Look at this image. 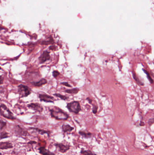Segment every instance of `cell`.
Returning <instances> with one entry per match:
<instances>
[{"instance_id": "obj_1", "label": "cell", "mask_w": 154, "mask_h": 155, "mask_svg": "<svg viewBox=\"0 0 154 155\" xmlns=\"http://www.w3.org/2000/svg\"><path fill=\"white\" fill-rule=\"evenodd\" d=\"M49 111L52 117L58 120H66L69 118L68 113L58 107H53Z\"/></svg>"}, {"instance_id": "obj_2", "label": "cell", "mask_w": 154, "mask_h": 155, "mask_svg": "<svg viewBox=\"0 0 154 155\" xmlns=\"http://www.w3.org/2000/svg\"><path fill=\"white\" fill-rule=\"evenodd\" d=\"M0 115L8 119L14 120L16 119L13 113L7 107V106L4 104H2L0 105Z\"/></svg>"}, {"instance_id": "obj_3", "label": "cell", "mask_w": 154, "mask_h": 155, "mask_svg": "<svg viewBox=\"0 0 154 155\" xmlns=\"http://www.w3.org/2000/svg\"><path fill=\"white\" fill-rule=\"evenodd\" d=\"M66 108L70 112L76 114H78L81 110L80 103L78 101H73L68 103Z\"/></svg>"}, {"instance_id": "obj_4", "label": "cell", "mask_w": 154, "mask_h": 155, "mask_svg": "<svg viewBox=\"0 0 154 155\" xmlns=\"http://www.w3.org/2000/svg\"><path fill=\"white\" fill-rule=\"evenodd\" d=\"M18 91L19 96L21 98L28 97L32 92L30 88L24 84H19L18 86Z\"/></svg>"}, {"instance_id": "obj_5", "label": "cell", "mask_w": 154, "mask_h": 155, "mask_svg": "<svg viewBox=\"0 0 154 155\" xmlns=\"http://www.w3.org/2000/svg\"><path fill=\"white\" fill-rule=\"evenodd\" d=\"M14 133L16 136L18 137H26L29 135L27 131L25 130L19 125H16L14 126Z\"/></svg>"}, {"instance_id": "obj_6", "label": "cell", "mask_w": 154, "mask_h": 155, "mask_svg": "<svg viewBox=\"0 0 154 155\" xmlns=\"http://www.w3.org/2000/svg\"><path fill=\"white\" fill-rule=\"evenodd\" d=\"M39 98L40 101L46 103H53L55 100L53 97L48 95L45 94H39Z\"/></svg>"}, {"instance_id": "obj_7", "label": "cell", "mask_w": 154, "mask_h": 155, "mask_svg": "<svg viewBox=\"0 0 154 155\" xmlns=\"http://www.w3.org/2000/svg\"><path fill=\"white\" fill-rule=\"evenodd\" d=\"M51 59V56L50 55V52L48 51L47 50H45L42 53L39 57V64H42L45 63Z\"/></svg>"}, {"instance_id": "obj_8", "label": "cell", "mask_w": 154, "mask_h": 155, "mask_svg": "<svg viewBox=\"0 0 154 155\" xmlns=\"http://www.w3.org/2000/svg\"><path fill=\"white\" fill-rule=\"evenodd\" d=\"M55 146L58 149V151L63 153H66V152L69 150L70 148V146L65 145L62 143H57L55 144Z\"/></svg>"}, {"instance_id": "obj_9", "label": "cell", "mask_w": 154, "mask_h": 155, "mask_svg": "<svg viewBox=\"0 0 154 155\" xmlns=\"http://www.w3.org/2000/svg\"><path fill=\"white\" fill-rule=\"evenodd\" d=\"M27 106L29 108L39 113L42 112L43 110V107H42V105L37 103H30L27 105Z\"/></svg>"}, {"instance_id": "obj_10", "label": "cell", "mask_w": 154, "mask_h": 155, "mask_svg": "<svg viewBox=\"0 0 154 155\" xmlns=\"http://www.w3.org/2000/svg\"><path fill=\"white\" fill-rule=\"evenodd\" d=\"M13 147L12 144L10 142H0V149L1 150H7L9 149L12 148Z\"/></svg>"}, {"instance_id": "obj_11", "label": "cell", "mask_w": 154, "mask_h": 155, "mask_svg": "<svg viewBox=\"0 0 154 155\" xmlns=\"http://www.w3.org/2000/svg\"><path fill=\"white\" fill-rule=\"evenodd\" d=\"M39 152L42 155H55V154L45 148L44 147H41L39 148Z\"/></svg>"}, {"instance_id": "obj_12", "label": "cell", "mask_w": 154, "mask_h": 155, "mask_svg": "<svg viewBox=\"0 0 154 155\" xmlns=\"http://www.w3.org/2000/svg\"><path fill=\"white\" fill-rule=\"evenodd\" d=\"M47 82H47L46 79H44V78H42L38 82H33L31 83V84L33 85L36 86V87H40V86H42L43 85L46 84Z\"/></svg>"}, {"instance_id": "obj_13", "label": "cell", "mask_w": 154, "mask_h": 155, "mask_svg": "<svg viewBox=\"0 0 154 155\" xmlns=\"http://www.w3.org/2000/svg\"><path fill=\"white\" fill-rule=\"evenodd\" d=\"M62 129L64 133H66L71 132V131H72L74 129V128H73L69 124H63L62 126Z\"/></svg>"}, {"instance_id": "obj_14", "label": "cell", "mask_w": 154, "mask_h": 155, "mask_svg": "<svg viewBox=\"0 0 154 155\" xmlns=\"http://www.w3.org/2000/svg\"><path fill=\"white\" fill-rule=\"evenodd\" d=\"M29 129H32V130H34V131H37V132H38L39 133L41 134V135H44V134H47L49 136V134H50V132L45 131V130H41V129H39L38 128H31Z\"/></svg>"}, {"instance_id": "obj_15", "label": "cell", "mask_w": 154, "mask_h": 155, "mask_svg": "<svg viewBox=\"0 0 154 155\" xmlns=\"http://www.w3.org/2000/svg\"><path fill=\"white\" fill-rule=\"evenodd\" d=\"M79 134H80L82 137L85 138H89L91 137L92 134L91 133H86L84 131H79Z\"/></svg>"}, {"instance_id": "obj_16", "label": "cell", "mask_w": 154, "mask_h": 155, "mask_svg": "<svg viewBox=\"0 0 154 155\" xmlns=\"http://www.w3.org/2000/svg\"><path fill=\"white\" fill-rule=\"evenodd\" d=\"M80 89L78 88H73L70 89H66L65 90V92L70 94H76L78 93Z\"/></svg>"}, {"instance_id": "obj_17", "label": "cell", "mask_w": 154, "mask_h": 155, "mask_svg": "<svg viewBox=\"0 0 154 155\" xmlns=\"http://www.w3.org/2000/svg\"><path fill=\"white\" fill-rule=\"evenodd\" d=\"M80 153L83 155H96L95 153H94L90 150H85L84 149H82L80 151Z\"/></svg>"}, {"instance_id": "obj_18", "label": "cell", "mask_w": 154, "mask_h": 155, "mask_svg": "<svg viewBox=\"0 0 154 155\" xmlns=\"http://www.w3.org/2000/svg\"><path fill=\"white\" fill-rule=\"evenodd\" d=\"M9 137H10V136L9 135V134L5 131L2 132L1 133V134H0V139H5V138H7Z\"/></svg>"}, {"instance_id": "obj_19", "label": "cell", "mask_w": 154, "mask_h": 155, "mask_svg": "<svg viewBox=\"0 0 154 155\" xmlns=\"http://www.w3.org/2000/svg\"><path fill=\"white\" fill-rule=\"evenodd\" d=\"M133 78H134V79H135L136 82V83H137L139 85H144V84H143L141 82V81H140L138 77H137V76H136V74H135L134 73H133Z\"/></svg>"}, {"instance_id": "obj_20", "label": "cell", "mask_w": 154, "mask_h": 155, "mask_svg": "<svg viewBox=\"0 0 154 155\" xmlns=\"http://www.w3.org/2000/svg\"><path fill=\"white\" fill-rule=\"evenodd\" d=\"M142 70L146 74V75L147 76L148 79L149 80L150 83H151V84H153V79L151 78V76L150 75L149 73H148V72L147 70H145V69H142Z\"/></svg>"}, {"instance_id": "obj_21", "label": "cell", "mask_w": 154, "mask_h": 155, "mask_svg": "<svg viewBox=\"0 0 154 155\" xmlns=\"http://www.w3.org/2000/svg\"><path fill=\"white\" fill-rule=\"evenodd\" d=\"M56 97H58L60 99H61L63 100H67V99H68V98L67 97H66L65 96L61 94H53Z\"/></svg>"}, {"instance_id": "obj_22", "label": "cell", "mask_w": 154, "mask_h": 155, "mask_svg": "<svg viewBox=\"0 0 154 155\" xmlns=\"http://www.w3.org/2000/svg\"><path fill=\"white\" fill-rule=\"evenodd\" d=\"M60 74V73L58 70H54L53 72V76L54 78H57L58 76Z\"/></svg>"}, {"instance_id": "obj_23", "label": "cell", "mask_w": 154, "mask_h": 155, "mask_svg": "<svg viewBox=\"0 0 154 155\" xmlns=\"http://www.w3.org/2000/svg\"><path fill=\"white\" fill-rule=\"evenodd\" d=\"M7 125V123L3 121L2 120H0V129H3Z\"/></svg>"}, {"instance_id": "obj_24", "label": "cell", "mask_w": 154, "mask_h": 155, "mask_svg": "<svg viewBox=\"0 0 154 155\" xmlns=\"http://www.w3.org/2000/svg\"><path fill=\"white\" fill-rule=\"evenodd\" d=\"M97 109H98V107L94 105L93 108V113L94 114H96L97 112Z\"/></svg>"}, {"instance_id": "obj_25", "label": "cell", "mask_w": 154, "mask_h": 155, "mask_svg": "<svg viewBox=\"0 0 154 155\" xmlns=\"http://www.w3.org/2000/svg\"><path fill=\"white\" fill-rule=\"evenodd\" d=\"M61 84H63V85L65 86L66 87H68L71 88V86L69 84L68 82H63L61 83Z\"/></svg>"}, {"instance_id": "obj_26", "label": "cell", "mask_w": 154, "mask_h": 155, "mask_svg": "<svg viewBox=\"0 0 154 155\" xmlns=\"http://www.w3.org/2000/svg\"><path fill=\"white\" fill-rule=\"evenodd\" d=\"M4 79V78L3 77L2 75H0V85L3 84Z\"/></svg>"}, {"instance_id": "obj_27", "label": "cell", "mask_w": 154, "mask_h": 155, "mask_svg": "<svg viewBox=\"0 0 154 155\" xmlns=\"http://www.w3.org/2000/svg\"><path fill=\"white\" fill-rule=\"evenodd\" d=\"M149 124L150 125H151L153 124V123H154V119L153 118H151V119H150L149 120Z\"/></svg>"}, {"instance_id": "obj_28", "label": "cell", "mask_w": 154, "mask_h": 155, "mask_svg": "<svg viewBox=\"0 0 154 155\" xmlns=\"http://www.w3.org/2000/svg\"><path fill=\"white\" fill-rule=\"evenodd\" d=\"M49 48L50 50H55V49H56V47L55 46H54V45L53 46V45H52V46L49 47Z\"/></svg>"}, {"instance_id": "obj_29", "label": "cell", "mask_w": 154, "mask_h": 155, "mask_svg": "<svg viewBox=\"0 0 154 155\" xmlns=\"http://www.w3.org/2000/svg\"><path fill=\"white\" fill-rule=\"evenodd\" d=\"M86 100H87V101H88L89 103H90V104L92 102V99H91L89 98H87L86 99Z\"/></svg>"}, {"instance_id": "obj_30", "label": "cell", "mask_w": 154, "mask_h": 155, "mask_svg": "<svg viewBox=\"0 0 154 155\" xmlns=\"http://www.w3.org/2000/svg\"><path fill=\"white\" fill-rule=\"evenodd\" d=\"M36 142H34V141H31L30 142H29L28 143L29 144H34V143H36Z\"/></svg>"}, {"instance_id": "obj_31", "label": "cell", "mask_w": 154, "mask_h": 155, "mask_svg": "<svg viewBox=\"0 0 154 155\" xmlns=\"http://www.w3.org/2000/svg\"><path fill=\"white\" fill-rule=\"evenodd\" d=\"M2 68H1V67H0V70H2Z\"/></svg>"}, {"instance_id": "obj_32", "label": "cell", "mask_w": 154, "mask_h": 155, "mask_svg": "<svg viewBox=\"0 0 154 155\" xmlns=\"http://www.w3.org/2000/svg\"><path fill=\"white\" fill-rule=\"evenodd\" d=\"M0 155H2V154L1 153H0Z\"/></svg>"}]
</instances>
